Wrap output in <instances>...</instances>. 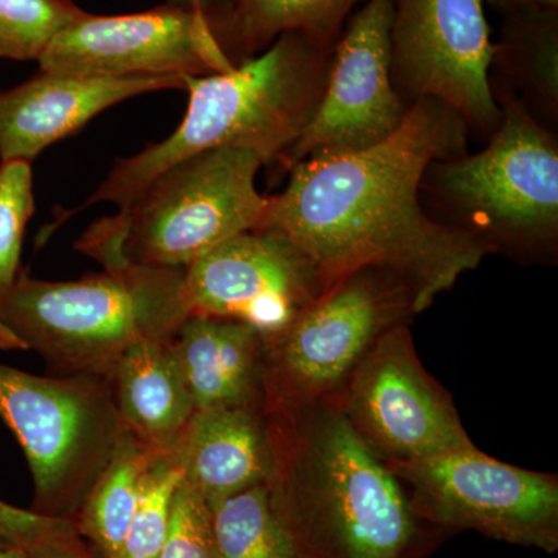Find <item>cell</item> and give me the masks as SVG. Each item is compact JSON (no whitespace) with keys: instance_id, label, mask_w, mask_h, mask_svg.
Here are the masks:
<instances>
[{"instance_id":"cell-1","label":"cell","mask_w":558,"mask_h":558,"mask_svg":"<svg viewBox=\"0 0 558 558\" xmlns=\"http://www.w3.org/2000/svg\"><path fill=\"white\" fill-rule=\"evenodd\" d=\"M465 126L442 102L414 101L384 142L293 165L259 229L289 238L317 267L326 292L354 271L387 270L421 314L492 252L469 231L429 218L418 199L429 165L461 156Z\"/></svg>"},{"instance_id":"cell-2","label":"cell","mask_w":558,"mask_h":558,"mask_svg":"<svg viewBox=\"0 0 558 558\" xmlns=\"http://www.w3.org/2000/svg\"><path fill=\"white\" fill-rule=\"evenodd\" d=\"M271 505L295 558H425L435 543L387 462L349 424L336 396L267 414Z\"/></svg>"},{"instance_id":"cell-3","label":"cell","mask_w":558,"mask_h":558,"mask_svg":"<svg viewBox=\"0 0 558 558\" xmlns=\"http://www.w3.org/2000/svg\"><path fill=\"white\" fill-rule=\"evenodd\" d=\"M76 248L101 264L100 274L44 281L21 270L0 301V349L35 351L57 376L112 379L128 349L170 339L190 317L183 269L131 263L90 229Z\"/></svg>"},{"instance_id":"cell-4","label":"cell","mask_w":558,"mask_h":558,"mask_svg":"<svg viewBox=\"0 0 558 558\" xmlns=\"http://www.w3.org/2000/svg\"><path fill=\"white\" fill-rule=\"evenodd\" d=\"M330 49L290 32L230 72L189 76V106L178 130L117 160L78 209L101 202L124 208L161 171L208 149L242 148L258 154L264 163L284 161L325 89Z\"/></svg>"},{"instance_id":"cell-5","label":"cell","mask_w":558,"mask_h":558,"mask_svg":"<svg viewBox=\"0 0 558 558\" xmlns=\"http://www.w3.org/2000/svg\"><path fill=\"white\" fill-rule=\"evenodd\" d=\"M263 165L258 154L242 148L194 154L90 230L138 266L186 269L222 242L263 226L269 208V197L256 189Z\"/></svg>"},{"instance_id":"cell-6","label":"cell","mask_w":558,"mask_h":558,"mask_svg":"<svg viewBox=\"0 0 558 558\" xmlns=\"http://www.w3.org/2000/svg\"><path fill=\"white\" fill-rule=\"evenodd\" d=\"M422 185L490 250L538 252L557 240L558 146L520 102H505L486 148L433 161Z\"/></svg>"},{"instance_id":"cell-7","label":"cell","mask_w":558,"mask_h":558,"mask_svg":"<svg viewBox=\"0 0 558 558\" xmlns=\"http://www.w3.org/2000/svg\"><path fill=\"white\" fill-rule=\"evenodd\" d=\"M0 418L31 468V510L75 519L124 432L112 379L36 376L0 363Z\"/></svg>"},{"instance_id":"cell-8","label":"cell","mask_w":558,"mask_h":558,"mask_svg":"<svg viewBox=\"0 0 558 558\" xmlns=\"http://www.w3.org/2000/svg\"><path fill=\"white\" fill-rule=\"evenodd\" d=\"M416 315L396 275L362 269L333 284L277 339L264 360V413H293L339 395L369 349Z\"/></svg>"},{"instance_id":"cell-9","label":"cell","mask_w":558,"mask_h":558,"mask_svg":"<svg viewBox=\"0 0 558 558\" xmlns=\"http://www.w3.org/2000/svg\"><path fill=\"white\" fill-rule=\"evenodd\" d=\"M387 465L432 526L472 529L549 554L558 549L556 475L505 464L478 447Z\"/></svg>"},{"instance_id":"cell-10","label":"cell","mask_w":558,"mask_h":558,"mask_svg":"<svg viewBox=\"0 0 558 558\" xmlns=\"http://www.w3.org/2000/svg\"><path fill=\"white\" fill-rule=\"evenodd\" d=\"M336 398L387 464L476 449L453 399L418 360L407 323L376 341Z\"/></svg>"},{"instance_id":"cell-11","label":"cell","mask_w":558,"mask_h":558,"mask_svg":"<svg viewBox=\"0 0 558 558\" xmlns=\"http://www.w3.org/2000/svg\"><path fill=\"white\" fill-rule=\"evenodd\" d=\"M494 53L484 0H392L391 76L410 105L432 98L494 134Z\"/></svg>"},{"instance_id":"cell-12","label":"cell","mask_w":558,"mask_h":558,"mask_svg":"<svg viewBox=\"0 0 558 558\" xmlns=\"http://www.w3.org/2000/svg\"><path fill=\"white\" fill-rule=\"evenodd\" d=\"M39 70L86 78L207 76L236 68L204 11L163 5L142 13H84L54 36Z\"/></svg>"},{"instance_id":"cell-13","label":"cell","mask_w":558,"mask_h":558,"mask_svg":"<svg viewBox=\"0 0 558 558\" xmlns=\"http://www.w3.org/2000/svg\"><path fill=\"white\" fill-rule=\"evenodd\" d=\"M392 0H368L330 51L325 89L284 163L354 153L399 130L410 105L391 76Z\"/></svg>"},{"instance_id":"cell-14","label":"cell","mask_w":558,"mask_h":558,"mask_svg":"<svg viewBox=\"0 0 558 558\" xmlns=\"http://www.w3.org/2000/svg\"><path fill=\"white\" fill-rule=\"evenodd\" d=\"M191 315L236 319L271 341L326 292L314 263L278 231L222 242L183 269Z\"/></svg>"},{"instance_id":"cell-15","label":"cell","mask_w":558,"mask_h":558,"mask_svg":"<svg viewBox=\"0 0 558 558\" xmlns=\"http://www.w3.org/2000/svg\"><path fill=\"white\" fill-rule=\"evenodd\" d=\"M186 78H86L38 70L20 86L0 90V161L32 163L106 109L149 92L185 90Z\"/></svg>"},{"instance_id":"cell-16","label":"cell","mask_w":558,"mask_h":558,"mask_svg":"<svg viewBox=\"0 0 558 558\" xmlns=\"http://www.w3.org/2000/svg\"><path fill=\"white\" fill-rule=\"evenodd\" d=\"M172 457L183 480L207 502L269 484L275 457L264 410H197Z\"/></svg>"},{"instance_id":"cell-17","label":"cell","mask_w":558,"mask_h":558,"mask_svg":"<svg viewBox=\"0 0 558 558\" xmlns=\"http://www.w3.org/2000/svg\"><path fill=\"white\" fill-rule=\"evenodd\" d=\"M196 410L263 409L266 340L236 319L190 315L170 339Z\"/></svg>"},{"instance_id":"cell-18","label":"cell","mask_w":558,"mask_h":558,"mask_svg":"<svg viewBox=\"0 0 558 558\" xmlns=\"http://www.w3.org/2000/svg\"><path fill=\"white\" fill-rule=\"evenodd\" d=\"M170 339L134 344L121 355L112 374L123 428L163 453H172L197 411Z\"/></svg>"},{"instance_id":"cell-19","label":"cell","mask_w":558,"mask_h":558,"mask_svg":"<svg viewBox=\"0 0 558 558\" xmlns=\"http://www.w3.org/2000/svg\"><path fill=\"white\" fill-rule=\"evenodd\" d=\"M359 0H233L215 22L216 35L234 64L255 57L284 33L300 32L333 46Z\"/></svg>"},{"instance_id":"cell-20","label":"cell","mask_w":558,"mask_h":558,"mask_svg":"<svg viewBox=\"0 0 558 558\" xmlns=\"http://www.w3.org/2000/svg\"><path fill=\"white\" fill-rule=\"evenodd\" d=\"M157 453L163 451L150 449L124 429L108 465L72 520L76 531L102 557H123L143 480Z\"/></svg>"},{"instance_id":"cell-21","label":"cell","mask_w":558,"mask_h":558,"mask_svg":"<svg viewBox=\"0 0 558 558\" xmlns=\"http://www.w3.org/2000/svg\"><path fill=\"white\" fill-rule=\"evenodd\" d=\"M208 509L219 558H295L271 505L269 484L216 499Z\"/></svg>"},{"instance_id":"cell-22","label":"cell","mask_w":558,"mask_h":558,"mask_svg":"<svg viewBox=\"0 0 558 558\" xmlns=\"http://www.w3.org/2000/svg\"><path fill=\"white\" fill-rule=\"evenodd\" d=\"M495 50L502 51L521 80L550 109L558 102V22L557 10L512 11L506 24L505 40Z\"/></svg>"},{"instance_id":"cell-23","label":"cell","mask_w":558,"mask_h":558,"mask_svg":"<svg viewBox=\"0 0 558 558\" xmlns=\"http://www.w3.org/2000/svg\"><path fill=\"white\" fill-rule=\"evenodd\" d=\"M84 13L72 0H0V60L38 61Z\"/></svg>"},{"instance_id":"cell-24","label":"cell","mask_w":558,"mask_h":558,"mask_svg":"<svg viewBox=\"0 0 558 558\" xmlns=\"http://www.w3.org/2000/svg\"><path fill=\"white\" fill-rule=\"evenodd\" d=\"M183 473L172 453H157L150 462L121 558H157L170 531L172 501Z\"/></svg>"},{"instance_id":"cell-25","label":"cell","mask_w":558,"mask_h":558,"mask_svg":"<svg viewBox=\"0 0 558 558\" xmlns=\"http://www.w3.org/2000/svg\"><path fill=\"white\" fill-rule=\"evenodd\" d=\"M33 213L32 163L0 161V301L20 277L22 242Z\"/></svg>"},{"instance_id":"cell-26","label":"cell","mask_w":558,"mask_h":558,"mask_svg":"<svg viewBox=\"0 0 558 558\" xmlns=\"http://www.w3.org/2000/svg\"><path fill=\"white\" fill-rule=\"evenodd\" d=\"M157 558H219L208 502L185 480L175 492L170 531Z\"/></svg>"},{"instance_id":"cell-27","label":"cell","mask_w":558,"mask_h":558,"mask_svg":"<svg viewBox=\"0 0 558 558\" xmlns=\"http://www.w3.org/2000/svg\"><path fill=\"white\" fill-rule=\"evenodd\" d=\"M17 545L28 558H105L76 531L72 520L46 517Z\"/></svg>"},{"instance_id":"cell-28","label":"cell","mask_w":558,"mask_h":558,"mask_svg":"<svg viewBox=\"0 0 558 558\" xmlns=\"http://www.w3.org/2000/svg\"><path fill=\"white\" fill-rule=\"evenodd\" d=\"M44 519L46 517L33 510L14 508L0 499V532L13 542L20 543L21 539L31 535Z\"/></svg>"},{"instance_id":"cell-29","label":"cell","mask_w":558,"mask_h":558,"mask_svg":"<svg viewBox=\"0 0 558 558\" xmlns=\"http://www.w3.org/2000/svg\"><path fill=\"white\" fill-rule=\"evenodd\" d=\"M168 3L170 5L185 7V9L204 11L211 22H216L230 10L233 0H168Z\"/></svg>"},{"instance_id":"cell-30","label":"cell","mask_w":558,"mask_h":558,"mask_svg":"<svg viewBox=\"0 0 558 558\" xmlns=\"http://www.w3.org/2000/svg\"><path fill=\"white\" fill-rule=\"evenodd\" d=\"M488 3L506 13L532 9L557 10L558 7V0H488Z\"/></svg>"},{"instance_id":"cell-31","label":"cell","mask_w":558,"mask_h":558,"mask_svg":"<svg viewBox=\"0 0 558 558\" xmlns=\"http://www.w3.org/2000/svg\"><path fill=\"white\" fill-rule=\"evenodd\" d=\"M0 558H28L16 542L0 532Z\"/></svg>"}]
</instances>
